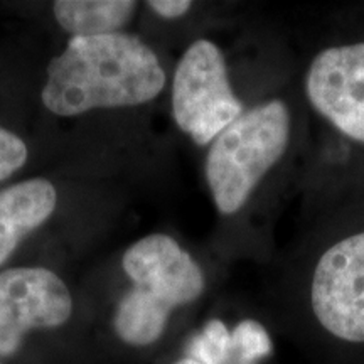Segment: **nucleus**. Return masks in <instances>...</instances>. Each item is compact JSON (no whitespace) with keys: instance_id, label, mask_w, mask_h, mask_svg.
<instances>
[{"instance_id":"obj_10","label":"nucleus","mask_w":364,"mask_h":364,"mask_svg":"<svg viewBox=\"0 0 364 364\" xmlns=\"http://www.w3.org/2000/svg\"><path fill=\"white\" fill-rule=\"evenodd\" d=\"M231 356V331L220 318H213L188 346V358L199 364H226Z\"/></svg>"},{"instance_id":"obj_5","label":"nucleus","mask_w":364,"mask_h":364,"mask_svg":"<svg viewBox=\"0 0 364 364\" xmlns=\"http://www.w3.org/2000/svg\"><path fill=\"white\" fill-rule=\"evenodd\" d=\"M300 100L336 142L364 157V34L329 41L312 53Z\"/></svg>"},{"instance_id":"obj_11","label":"nucleus","mask_w":364,"mask_h":364,"mask_svg":"<svg viewBox=\"0 0 364 364\" xmlns=\"http://www.w3.org/2000/svg\"><path fill=\"white\" fill-rule=\"evenodd\" d=\"M272 339L268 331L255 318H245L231 331V358L241 363H252L272 354Z\"/></svg>"},{"instance_id":"obj_15","label":"nucleus","mask_w":364,"mask_h":364,"mask_svg":"<svg viewBox=\"0 0 364 364\" xmlns=\"http://www.w3.org/2000/svg\"><path fill=\"white\" fill-rule=\"evenodd\" d=\"M0 364H2V363H0Z\"/></svg>"},{"instance_id":"obj_14","label":"nucleus","mask_w":364,"mask_h":364,"mask_svg":"<svg viewBox=\"0 0 364 364\" xmlns=\"http://www.w3.org/2000/svg\"><path fill=\"white\" fill-rule=\"evenodd\" d=\"M174 364H199V363L193 361V359H191V358H182V359H179V361H176Z\"/></svg>"},{"instance_id":"obj_13","label":"nucleus","mask_w":364,"mask_h":364,"mask_svg":"<svg viewBox=\"0 0 364 364\" xmlns=\"http://www.w3.org/2000/svg\"><path fill=\"white\" fill-rule=\"evenodd\" d=\"M147 6L152 9L162 19H181L193 9V2L189 0H150Z\"/></svg>"},{"instance_id":"obj_4","label":"nucleus","mask_w":364,"mask_h":364,"mask_svg":"<svg viewBox=\"0 0 364 364\" xmlns=\"http://www.w3.org/2000/svg\"><path fill=\"white\" fill-rule=\"evenodd\" d=\"M322 228L295 265H304L314 318L331 338L364 344V201Z\"/></svg>"},{"instance_id":"obj_8","label":"nucleus","mask_w":364,"mask_h":364,"mask_svg":"<svg viewBox=\"0 0 364 364\" xmlns=\"http://www.w3.org/2000/svg\"><path fill=\"white\" fill-rule=\"evenodd\" d=\"M58 193L48 179H29L0 191V265L56 209Z\"/></svg>"},{"instance_id":"obj_12","label":"nucleus","mask_w":364,"mask_h":364,"mask_svg":"<svg viewBox=\"0 0 364 364\" xmlns=\"http://www.w3.org/2000/svg\"><path fill=\"white\" fill-rule=\"evenodd\" d=\"M24 140L0 127V181H6L27 162Z\"/></svg>"},{"instance_id":"obj_7","label":"nucleus","mask_w":364,"mask_h":364,"mask_svg":"<svg viewBox=\"0 0 364 364\" xmlns=\"http://www.w3.org/2000/svg\"><path fill=\"white\" fill-rule=\"evenodd\" d=\"M73 299L65 282L43 267H17L0 273V358L14 356L33 329L70 321Z\"/></svg>"},{"instance_id":"obj_3","label":"nucleus","mask_w":364,"mask_h":364,"mask_svg":"<svg viewBox=\"0 0 364 364\" xmlns=\"http://www.w3.org/2000/svg\"><path fill=\"white\" fill-rule=\"evenodd\" d=\"M122 267L134 287L118 302L113 326L130 346L157 343L171 314L196 302L206 289L201 265L169 235L135 241L124 253Z\"/></svg>"},{"instance_id":"obj_6","label":"nucleus","mask_w":364,"mask_h":364,"mask_svg":"<svg viewBox=\"0 0 364 364\" xmlns=\"http://www.w3.org/2000/svg\"><path fill=\"white\" fill-rule=\"evenodd\" d=\"M171 98L177 127L198 145L211 144L252 105L236 93L225 51L206 38L182 53Z\"/></svg>"},{"instance_id":"obj_9","label":"nucleus","mask_w":364,"mask_h":364,"mask_svg":"<svg viewBox=\"0 0 364 364\" xmlns=\"http://www.w3.org/2000/svg\"><path fill=\"white\" fill-rule=\"evenodd\" d=\"M54 16L63 29L75 38L120 33L136 11L132 0H58Z\"/></svg>"},{"instance_id":"obj_2","label":"nucleus","mask_w":364,"mask_h":364,"mask_svg":"<svg viewBox=\"0 0 364 364\" xmlns=\"http://www.w3.org/2000/svg\"><path fill=\"white\" fill-rule=\"evenodd\" d=\"M166 85L161 59L135 36H73L63 54L49 63L41 97L54 115L75 117L95 108L145 105Z\"/></svg>"},{"instance_id":"obj_1","label":"nucleus","mask_w":364,"mask_h":364,"mask_svg":"<svg viewBox=\"0 0 364 364\" xmlns=\"http://www.w3.org/2000/svg\"><path fill=\"white\" fill-rule=\"evenodd\" d=\"M304 134V105L290 93H267L208 145L204 174L221 216L255 209L292 166Z\"/></svg>"}]
</instances>
